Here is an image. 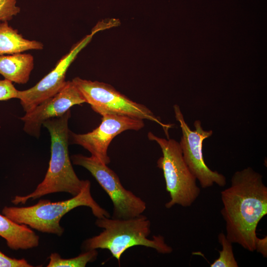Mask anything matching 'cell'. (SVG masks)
Listing matches in <instances>:
<instances>
[{
  "instance_id": "30bf717a",
  "label": "cell",
  "mask_w": 267,
  "mask_h": 267,
  "mask_svg": "<svg viewBox=\"0 0 267 267\" xmlns=\"http://www.w3.org/2000/svg\"><path fill=\"white\" fill-rule=\"evenodd\" d=\"M97 31L95 30L75 44L70 51L63 56L55 67L33 87L18 90L17 98L25 112L53 96L63 87L67 71L78 53L89 44Z\"/></svg>"
},
{
  "instance_id": "277c9868",
  "label": "cell",
  "mask_w": 267,
  "mask_h": 267,
  "mask_svg": "<svg viewBox=\"0 0 267 267\" xmlns=\"http://www.w3.org/2000/svg\"><path fill=\"white\" fill-rule=\"evenodd\" d=\"M90 187L91 183L88 180L81 192L70 199L53 202L41 199L37 204L28 207L5 206L2 210V214L16 223L26 225L43 233L61 236L64 232L60 224L61 219L77 207H89L96 218L110 217L108 211L94 200Z\"/></svg>"
},
{
  "instance_id": "d6986e66",
  "label": "cell",
  "mask_w": 267,
  "mask_h": 267,
  "mask_svg": "<svg viewBox=\"0 0 267 267\" xmlns=\"http://www.w3.org/2000/svg\"><path fill=\"white\" fill-rule=\"evenodd\" d=\"M24 259H17L8 257L0 251V267H32Z\"/></svg>"
},
{
  "instance_id": "ac0fdd59",
  "label": "cell",
  "mask_w": 267,
  "mask_h": 267,
  "mask_svg": "<svg viewBox=\"0 0 267 267\" xmlns=\"http://www.w3.org/2000/svg\"><path fill=\"white\" fill-rule=\"evenodd\" d=\"M18 92L12 82L5 79H0V101L17 98Z\"/></svg>"
},
{
  "instance_id": "ba28073f",
  "label": "cell",
  "mask_w": 267,
  "mask_h": 267,
  "mask_svg": "<svg viewBox=\"0 0 267 267\" xmlns=\"http://www.w3.org/2000/svg\"><path fill=\"white\" fill-rule=\"evenodd\" d=\"M176 120L179 123L182 136L179 142L184 160L190 171L203 188L210 187L214 183L223 187L226 183L224 176L216 171H212L206 164L203 155V141L213 134L212 130L203 129L201 122H194V130L186 123L180 107L173 106Z\"/></svg>"
},
{
  "instance_id": "ffe728a7",
  "label": "cell",
  "mask_w": 267,
  "mask_h": 267,
  "mask_svg": "<svg viewBox=\"0 0 267 267\" xmlns=\"http://www.w3.org/2000/svg\"><path fill=\"white\" fill-rule=\"evenodd\" d=\"M255 250L261 254L264 258L267 257V236L263 238L257 237L255 241Z\"/></svg>"
},
{
  "instance_id": "4fadbf2b",
  "label": "cell",
  "mask_w": 267,
  "mask_h": 267,
  "mask_svg": "<svg viewBox=\"0 0 267 267\" xmlns=\"http://www.w3.org/2000/svg\"><path fill=\"white\" fill-rule=\"evenodd\" d=\"M34 67V58L30 54L21 52L0 56V74L12 82L27 83Z\"/></svg>"
},
{
  "instance_id": "5bb4252c",
  "label": "cell",
  "mask_w": 267,
  "mask_h": 267,
  "mask_svg": "<svg viewBox=\"0 0 267 267\" xmlns=\"http://www.w3.org/2000/svg\"><path fill=\"white\" fill-rule=\"evenodd\" d=\"M44 44L39 41L24 38L7 21L0 22V56L21 53L28 50H42Z\"/></svg>"
},
{
  "instance_id": "7a4b0ae2",
  "label": "cell",
  "mask_w": 267,
  "mask_h": 267,
  "mask_svg": "<svg viewBox=\"0 0 267 267\" xmlns=\"http://www.w3.org/2000/svg\"><path fill=\"white\" fill-rule=\"evenodd\" d=\"M70 110L62 116L44 121L43 126L49 133L51 156L49 166L43 180L35 190L25 196H15L11 202L16 205L25 204L29 199L57 192H67L73 196L78 194L88 180L80 179L73 168L68 152V120Z\"/></svg>"
},
{
  "instance_id": "9c48e42d",
  "label": "cell",
  "mask_w": 267,
  "mask_h": 267,
  "mask_svg": "<svg viewBox=\"0 0 267 267\" xmlns=\"http://www.w3.org/2000/svg\"><path fill=\"white\" fill-rule=\"evenodd\" d=\"M144 126L143 120L126 116L106 114L102 116L100 124L86 134L69 133V143L82 146L91 156L107 165L110 162L107 150L112 139L127 130L138 131Z\"/></svg>"
},
{
  "instance_id": "6da1fadb",
  "label": "cell",
  "mask_w": 267,
  "mask_h": 267,
  "mask_svg": "<svg viewBox=\"0 0 267 267\" xmlns=\"http://www.w3.org/2000/svg\"><path fill=\"white\" fill-rule=\"evenodd\" d=\"M221 193L227 238L250 252L255 251L257 227L267 214V187L263 176L249 167L236 171L230 186Z\"/></svg>"
},
{
  "instance_id": "9a60e30c",
  "label": "cell",
  "mask_w": 267,
  "mask_h": 267,
  "mask_svg": "<svg viewBox=\"0 0 267 267\" xmlns=\"http://www.w3.org/2000/svg\"><path fill=\"white\" fill-rule=\"evenodd\" d=\"M97 250L85 251L79 256L69 259H63L57 253H51L47 267H85L89 263L95 261L97 258Z\"/></svg>"
},
{
  "instance_id": "e0dca14e",
  "label": "cell",
  "mask_w": 267,
  "mask_h": 267,
  "mask_svg": "<svg viewBox=\"0 0 267 267\" xmlns=\"http://www.w3.org/2000/svg\"><path fill=\"white\" fill-rule=\"evenodd\" d=\"M17 0H0V21H8L20 13Z\"/></svg>"
},
{
  "instance_id": "8fae6325",
  "label": "cell",
  "mask_w": 267,
  "mask_h": 267,
  "mask_svg": "<svg viewBox=\"0 0 267 267\" xmlns=\"http://www.w3.org/2000/svg\"><path fill=\"white\" fill-rule=\"evenodd\" d=\"M85 102V99L73 82L66 81L57 93L20 118L24 122L23 130L28 134L38 138L44 121L62 116L72 106Z\"/></svg>"
},
{
  "instance_id": "7c38bea8",
  "label": "cell",
  "mask_w": 267,
  "mask_h": 267,
  "mask_svg": "<svg viewBox=\"0 0 267 267\" xmlns=\"http://www.w3.org/2000/svg\"><path fill=\"white\" fill-rule=\"evenodd\" d=\"M0 236L13 250H27L38 246L39 236L27 225L16 223L0 214Z\"/></svg>"
},
{
  "instance_id": "3957f363",
  "label": "cell",
  "mask_w": 267,
  "mask_h": 267,
  "mask_svg": "<svg viewBox=\"0 0 267 267\" xmlns=\"http://www.w3.org/2000/svg\"><path fill=\"white\" fill-rule=\"evenodd\" d=\"M95 223L103 230L83 242L82 247L84 251L106 249L119 262L123 254L133 246L151 248L163 254L173 252V248L165 242L163 236L158 235L153 236L151 239L148 238L151 232V222L142 214L127 219L97 218Z\"/></svg>"
},
{
  "instance_id": "5b68a950",
  "label": "cell",
  "mask_w": 267,
  "mask_h": 267,
  "mask_svg": "<svg viewBox=\"0 0 267 267\" xmlns=\"http://www.w3.org/2000/svg\"><path fill=\"white\" fill-rule=\"evenodd\" d=\"M147 136L149 139L157 143L162 152L157 164L163 171L170 197L165 207L170 209L175 205L190 206L199 196L200 189L184 160L179 142L174 139L158 137L151 132Z\"/></svg>"
},
{
  "instance_id": "8992f818",
  "label": "cell",
  "mask_w": 267,
  "mask_h": 267,
  "mask_svg": "<svg viewBox=\"0 0 267 267\" xmlns=\"http://www.w3.org/2000/svg\"><path fill=\"white\" fill-rule=\"evenodd\" d=\"M80 91L86 103L101 116L113 114L148 120L161 126L167 137L173 124H166L144 105L135 102L119 92L111 85L76 77L72 81Z\"/></svg>"
},
{
  "instance_id": "2e32d148",
  "label": "cell",
  "mask_w": 267,
  "mask_h": 267,
  "mask_svg": "<svg viewBox=\"0 0 267 267\" xmlns=\"http://www.w3.org/2000/svg\"><path fill=\"white\" fill-rule=\"evenodd\" d=\"M218 241L222 249L219 251L220 256L210 265L211 267H238L233 251L232 243L222 232L218 235Z\"/></svg>"
},
{
  "instance_id": "52a82bcc",
  "label": "cell",
  "mask_w": 267,
  "mask_h": 267,
  "mask_svg": "<svg viewBox=\"0 0 267 267\" xmlns=\"http://www.w3.org/2000/svg\"><path fill=\"white\" fill-rule=\"evenodd\" d=\"M73 164L88 170L109 196L113 203L111 218L127 219L139 216L146 204L132 191L125 188L117 175L107 165L92 156L78 154L71 156Z\"/></svg>"
}]
</instances>
